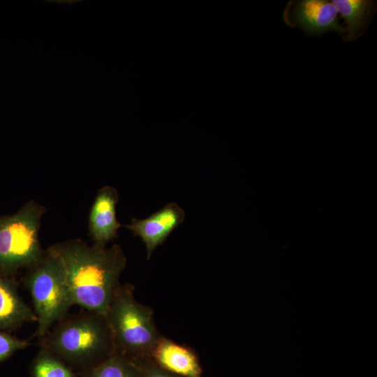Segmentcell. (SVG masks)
Masks as SVG:
<instances>
[{
    "label": "cell",
    "instance_id": "obj_7",
    "mask_svg": "<svg viewBox=\"0 0 377 377\" xmlns=\"http://www.w3.org/2000/svg\"><path fill=\"white\" fill-rule=\"evenodd\" d=\"M184 210L177 203L170 202L143 219L133 218L126 227L145 244L149 260L155 249L167 239L185 219Z\"/></svg>",
    "mask_w": 377,
    "mask_h": 377
},
{
    "label": "cell",
    "instance_id": "obj_14",
    "mask_svg": "<svg viewBox=\"0 0 377 377\" xmlns=\"http://www.w3.org/2000/svg\"><path fill=\"white\" fill-rule=\"evenodd\" d=\"M27 340L20 339L0 332V362L8 357L17 350L29 346Z\"/></svg>",
    "mask_w": 377,
    "mask_h": 377
},
{
    "label": "cell",
    "instance_id": "obj_6",
    "mask_svg": "<svg viewBox=\"0 0 377 377\" xmlns=\"http://www.w3.org/2000/svg\"><path fill=\"white\" fill-rule=\"evenodd\" d=\"M337 15L334 5L326 0L293 1L284 10L283 20L306 35L320 36L326 31L343 34L346 29L339 23Z\"/></svg>",
    "mask_w": 377,
    "mask_h": 377
},
{
    "label": "cell",
    "instance_id": "obj_8",
    "mask_svg": "<svg viewBox=\"0 0 377 377\" xmlns=\"http://www.w3.org/2000/svg\"><path fill=\"white\" fill-rule=\"evenodd\" d=\"M119 194L110 186L101 188L92 205L89 219V230L94 245L105 247L117 236L121 226L116 214Z\"/></svg>",
    "mask_w": 377,
    "mask_h": 377
},
{
    "label": "cell",
    "instance_id": "obj_13",
    "mask_svg": "<svg viewBox=\"0 0 377 377\" xmlns=\"http://www.w3.org/2000/svg\"><path fill=\"white\" fill-rule=\"evenodd\" d=\"M31 377H75L72 369L62 360L40 348L31 367Z\"/></svg>",
    "mask_w": 377,
    "mask_h": 377
},
{
    "label": "cell",
    "instance_id": "obj_12",
    "mask_svg": "<svg viewBox=\"0 0 377 377\" xmlns=\"http://www.w3.org/2000/svg\"><path fill=\"white\" fill-rule=\"evenodd\" d=\"M82 377H143L133 360L113 352L98 364L80 372Z\"/></svg>",
    "mask_w": 377,
    "mask_h": 377
},
{
    "label": "cell",
    "instance_id": "obj_4",
    "mask_svg": "<svg viewBox=\"0 0 377 377\" xmlns=\"http://www.w3.org/2000/svg\"><path fill=\"white\" fill-rule=\"evenodd\" d=\"M25 284L37 318L34 336L40 339L66 317L74 303L62 266L47 249L41 259L29 268Z\"/></svg>",
    "mask_w": 377,
    "mask_h": 377
},
{
    "label": "cell",
    "instance_id": "obj_11",
    "mask_svg": "<svg viewBox=\"0 0 377 377\" xmlns=\"http://www.w3.org/2000/svg\"><path fill=\"white\" fill-rule=\"evenodd\" d=\"M332 3L345 20L346 42L362 36L376 11V3L371 0H333Z\"/></svg>",
    "mask_w": 377,
    "mask_h": 377
},
{
    "label": "cell",
    "instance_id": "obj_10",
    "mask_svg": "<svg viewBox=\"0 0 377 377\" xmlns=\"http://www.w3.org/2000/svg\"><path fill=\"white\" fill-rule=\"evenodd\" d=\"M36 321L34 310L21 298L15 284L0 275V328H13Z\"/></svg>",
    "mask_w": 377,
    "mask_h": 377
},
{
    "label": "cell",
    "instance_id": "obj_1",
    "mask_svg": "<svg viewBox=\"0 0 377 377\" xmlns=\"http://www.w3.org/2000/svg\"><path fill=\"white\" fill-rule=\"evenodd\" d=\"M47 250L62 266L74 305L106 317L126 265L121 247L90 246L75 239L53 244Z\"/></svg>",
    "mask_w": 377,
    "mask_h": 377
},
{
    "label": "cell",
    "instance_id": "obj_2",
    "mask_svg": "<svg viewBox=\"0 0 377 377\" xmlns=\"http://www.w3.org/2000/svg\"><path fill=\"white\" fill-rule=\"evenodd\" d=\"M39 340L40 348L80 372L101 362L114 352L106 317L87 310L65 317Z\"/></svg>",
    "mask_w": 377,
    "mask_h": 377
},
{
    "label": "cell",
    "instance_id": "obj_9",
    "mask_svg": "<svg viewBox=\"0 0 377 377\" xmlns=\"http://www.w3.org/2000/svg\"><path fill=\"white\" fill-rule=\"evenodd\" d=\"M151 360L162 369L183 377H202V369L195 353L188 347L161 337Z\"/></svg>",
    "mask_w": 377,
    "mask_h": 377
},
{
    "label": "cell",
    "instance_id": "obj_3",
    "mask_svg": "<svg viewBox=\"0 0 377 377\" xmlns=\"http://www.w3.org/2000/svg\"><path fill=\"white\" fill-rule=\"evenodd\" d=\"M114 351L133 360L149 357L161 336L151 309L140 303L131 284L120 285L106 315Z\"/></svg>",
    "mask_w": 377,
    "mask_h": 377
},
{
    "label": "cell",
    "instance_id": "obj_5",
    "mask_svg": "<svg viewBox=\"0 0 377 377\" xmlns=\"http://www.w3.org/2000/svg\"><path fill=\"white\" fill-rule=\"evenodd\" d=\"M45 212L29 201L15 214L0 219V266L6 271L31 267L43 257L38 232Z\"/></svg>",
    "mask_w": 377,
    "mask_h": 377
},
{
    "label": "cell",
    "instance_id": "obj_15",
    "mask_svg": "<svg viewBox=\"0 0 377 377\" xmlns=\"http://www.w3.org/2000/svg\"><path fill=\"white\" fill-rule=\"evenodd\" d=\"M134 361L139 366L143 377H183L162 369L154 363L150 357Z\"/></svg>",
    "mask_w": 377,
    "mask_h": 377
}]
</instances>
